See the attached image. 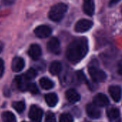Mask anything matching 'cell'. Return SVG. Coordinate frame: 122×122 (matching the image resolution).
Listing matches in <instances>:
<instances>
[{"label":"cell","mask_w":122,"mask_h":122,"mask_svg":"<svg viewBox=\"0 0 122 122\" xmlns=\"http://www.w3.org/2000/svg\"><path fill=\"white\" fill-rule=\"evenodd\" d=\"M89 50L88 41L85 37H79L73 40L68 46L66 55L71 63H78L84 58Z\"/></svg>","instance_id":"1"},{"label":"cell","mask_w":122,"mask_h":122,"mask_svg":"<svg viewBox=\"0 0 122 122\" xmlns=\"http://www.w3.org/2000/svg\"><path fill=\"white\" fill-rule=\"evenodd\" d=\"M67 9L68 6L66 4L64 3L56 4L51 8L49 12V18L54 22H59L64 17Z\"/></svg>","instance_id":"2"},{"label":"cell","mask_w":122,"mask_h":122,"mask_svg":"<svg viewBox=\"0 0 122 122\" xmlns=\"http://www.w3.org/2000/svg\"><path fill=\"white\" fill-rule=\"evenodd\" d=\"M89 73L92 80L97 83L103 82L107 79L106 73L104 71L97 69L95 66H90L89 68Z\"/></svg>","instance_id":"3"},{"label":"cell","mask_w":122,"mask_h":122,"mask_svg":"<svg viewBox=\"0 0 122 122\" xmlns=\"http://www.w3.org/2000/svg\"><path fill=\"white\" fill-rule=\"evenodd\" d=\"M92 26H93V22L92 21L83 19L76 22L74 29L76 32L83 33L91 29Z\"/></svg>","instance_id":"4"},{"label":"cell","mask_w":122,"mask_h":122,"mask_svg":"<svg viewBox=\"0 0 122 122\" xmlns=\"http://www.w3.org/2000/svg\"><path fill=\"white\" fill-rule=\"evenodd\" d=\"M43 116V111L36 105H32L30 107L29 117L33 122H41Z\"/></svg>","instance_id":"5"},{"label":"cell","mask_w":122,"mask_h":122,"mask_svg":"<svg viewBox=\"0 0 122 122\" xmlns=\"http://www.w3.org/2000/svg\"><path fill=\"white\" fill-rule=\"evenodd\" d=\"M47 49L49 52L54 54H59L61 51V46L59 40L56 37H52L49 39V41L47 42Z\"/></svg>","instance_id":"6"},{"label":"cell","mask_w":122,"mask_h":122,"mask_svg":"<svg viewBox=\"0 0 122 122\" xmlns=\"http://www.w3.org/2000/svg\"><path fill=\"white\" fill-rule=\"evenodd\" d=\"M34 34L35 35L41 39H44V38H47L48 36H49L52 32L51 29L46 25H41L37 26L35 29H34Z\"/></svg>","instance_id":"7"},{"label":"cell","mask_w":122,"mask_h":122,"mask_svg":"<svg viewBox=\"0 0 122 122\" xmlns=\"http://www.w3.org/2000/svg\"><path fill=\"white\" fill-rule=\"evenodd\" d=\"M86 112L89 117L93 119H97L101 117V111L99 109L98 107H97L94 104H89L86 107Z\"/></svg>","instance_id":"8"},{"label":"cell","mask_w":122,"mask_h":122,"mask_svg":"<svg viewBox=\"0 0 122 122\" xmlns=\"http://www.w3.org/2000/svg\"><path fill=\"white\" fill-rule=\"evenodd\" d=\"M29 81L25 77L24 74L17 76L14 80V82L16 85L17 89L22 92L27 91V88H28V86L29 84Z\"/></svg>","instance_id":"9"},{"label":"cell","mask_w":122,"mask_h":122,"mask_svg":"<svg viewBox=\"0 0 122 122\" xmlns=\"http://www.w3.org/2000/svg\"><path fill=\"white\" fill-rule=\"evenodd\" d=\"M28 54L33 60H38L41 56V49L36 44H31L29 48Z\"/></svg>","instance_id":"10"},{"label":"cell","mask_w":122,"mask_h":122,"mask_svg":"<svg viewBox=\"0 0 122 122\" xmlns=\"http://www.w3.org/2000/svg\"><path fill=\"white\" fill-rule=\"evenodd\" d=\"M109 104V100L108 97L102 93L97 94L94 97V104L98 107H104Z\"/></svg>","instance_id":"11"},{"label":"cell","mask_w":122,"mask_h":122,"mask_svg":"<svg viewBox=\"0 0 122 122\" xmlns=\"http://www.w3.org/2000/svg\"><path fill=\"white\" fill-rule=\"evenodd\" d=\"M24 60L19 56H16L13 59L11 62V69L14 72H19L24 68Z\"/></svg>","instance_id":"12"},{"label":"cell","mask_w":122,"mask_h":122,"mask_svg":"<svg viewBox=\"0 0 122 122\" xmlns=\"http://www.w3.org/2000/svg\"><path fill=\"white\" fill-rule=\"evenodd\" d=\"M83 9L84 13L88 16H93L95 11L94 0H84Z\"/></svg>","instance_id":"13"},{"label":"cell","mask_w":122,"mask_h":122,"mask_svg":"<svg viewBox=\"0 0 122 122\" xmlns=\"http://www.w3.org/2000/svg\"><path fill=\"white\" fill-rule=\"evenodd\" d=\"M109 92L112 98V99L116 102H119L122 98V89L119 86H111L109 89Z\"/></svg>","instance_id":"14"},{"label":"cell","mask_w":122,"mask_h":122,"mask_svg":"<svg viewBox=\"0 0 122 122\" xmlns=\"http://www.w3.org/2000/svg\"><path fill=\"white\" fill-rule=\"evenodd\" d=\"M66 98L71 103H76L81 99L79 94L74 89H69L66 92Z\"/></svg>","instance_id":"15"},{"label":"cell","mask_w":122,"mask_h":122,"mask_svg":"<svg viewBox=\"0 0 122 122\" xmlns=\"http://www.w3.org/2000/svg\"><path fill=\"white\" fill-rule=\"evenodd\" d=\"M58 97L55 93H49L45 95V102L50 107H54L58 103Z\"/></svg>","instance_id":"16"},{"label":"cell","mask_w":122,"mask_h":122,"mask_svg":"<svg viewBox=\"0 0 122 122\" xmlns=\"http://www.w3.org/2000/svg\"><path fill=\"white\" fill-rule=\"evenodd\" d=\"M62 70V65L58 61H53L49 66V72L52 75H58Z\"/></svg>","instance_id":"17"},{"label":"cell","mask_w":122,"mask_h":122,"mask_svg":"<svg viewBox=\"0 0 122 122\" xmlns=\"http://www.w3.org/2000/svg\"><path fill=\"white\" fill-rule=\"evenodd\" d=\"M39 84L43 89H46V90L51 89L54 86V82L51 79H49V78H46V77H42L41 79H40Z\"/></svg>","instance_id":"18"},{"label":"cell","mask_w":122,"mask_h":122,"mask_svg":"<svg viewBox=\"0 0 122 122\" xmlns=\"http://www.w3.org/2000/svg\"><path fill=\"white\" fill-rule=\"evenodd\" d=\"M1 119L3 122H16V117L11 112H4L1 114Z\"/></svg>","instance_id":"19"},{"label":"cell","mask_w":122,"mask_h":122,"mask_svg":"<svg viewBox=\"0 0 122 122\" xmlns=\"http://www.w3.org/2000/svg\"><path fill=\"white\" fill-rule=\"evenodd\" d=\"M120 116L119 110L117 108H112L107 111V117L110 120H116Z\"/></svg>","instance_id":"20"},{"label":"cell","mask_w":122,"mask_h":122,"mask_svg":"<svg viewBox=\"0 0 122 122\" xmlns=\"http://www.w3.org/2000/svg\"><path fill=\"white\" fill-rule=\"evenodd\" d=\"M13 108L18 112V113H21L24 111L26 108V105L24 102L23 101H19V102H14L12 104Z\"/></svg>","instance_id":"21"},{"label":"cell","mask_w":122,"mask_h":122,"mask_svg":"<svg viewBox=\"0 0 122 122\" xmlns=\"http://www.w3.org/2000/svg\"><path fill=\"white\" fill-rule=\"evenodd\" d=\"M36 75H37L36 71L34 69H32V68L29 69L28 71H26V72L24 74L25 77H26L29 81H30V80H31V79H34L36 76Z\"/></svg>","instance_id":"22"},{"label":"cell","mask_w":122,"mask_h":122,"mask_svg":"<svg viewBox=\"0 0 122 122\" xmlns=\"http://www.w3.org/2000/svg\"><path fill=\"white\" fill-rule=\"evenodd\" d=\"M59 122H73V117L69 114H62L60 116Z\"/></svg>","instance_id":"23"},{"label":"cell","mask_w":122,"mask_h":122,"mask_svg":"<svg viewBox=\"0 0 122 122\" xmlns=\"http://www.w3.org/2000/svg\"><path fill=\"white\" fill-rule=\"evenodd\" d=\"M27 91H29V92H31L33 94H37L39 92V90L37 86L34 83H29V84Z\"/></svg>","instance_id":"24"},{"label":"cell","mask_w":122,"mask_h":122,"mask_svg":"<svg viewBox=\"0 0 122 122\" xmlns=\"http://www.w3.org/2000/svg\"><path fill=\"white\" fill-rule=\"evenodd\" d=\"M44 122H56V117H55L54 114L51 112H48L46 114Z\"/></svg>","instance_id":"25"},{"label":"cell","mask_w":122,"mask_h":122,"mask_svg":"<svg viewBox=\"0 0 122 122\" xmlns=\"http://www.w3.org/2000/svg\"><path fill=\"white\" fill-rule=\"evenodd\" d=\"M4 71V62L1 59H0V78L2 76Z\"/></svg>","instance_id":"26"},{"label":"cell","mask_w":122,"mask_h":122,"mask_svg":"<svg viewBox=\"0 0 122 122\" xmlns=\"http://www.w3.org/2000/svg\"><path fill=\"white\" fill-rule=\"evenodd\" d=\"M14 2H15V0H2V3H3L4 5H6V6L11 5V4H13Z\"/></svg>","instance_id":"27"},{"label":"cell","mask_w":122,"mask_h":122,"mask_svg":"<svg viewBox=\"0 0 122 122\" xmlns=\"http://www.w3.org/2000/svg\"><path fill=\"white\" fill-rule=\"evenodd\" d=\"M121 0H110L109 1V6H113L115 4H117V3H119Z\"/></svg>","instance_id":"28"},{"label":"cell","mask_w":122,"mask_h":122,"mask_svg":"<svg viewBox=\"0 0 122 122\" xmlns=\"http://www.w3.org/2000/svg\"><path fill=\"white\" fill-rule=\"evenodd\" d=\"M118 73L119 75H121L122 76V64H119V66L118 67Z\"/></svg>","instance_id":"29"},{"label":"cell","mask_w":122,"mask_h":122,"mask_svg":"<svg viewBox=\"0 0 122 122\" xmlns=\"http://www.w3.org/2000/svg\"><path fill=\"white\" fill-rule=\"evenodd\" d=\"M2 49H3V45L1 44H0V53L1 52Z\"/></svg>","instance_id":"30"},{"label":"cell","mask_w":122,"mask_h":122,"mask_svg":"<svg viewBox=\"0 0 122 122\" xmlns=\"http://www.w3.org/2000/svg\"></svg>","instance_id":"31"}]
</instances>
